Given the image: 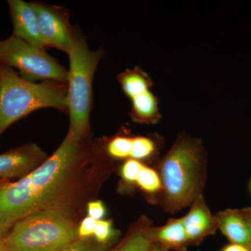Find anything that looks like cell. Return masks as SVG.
I'll list each match as a JSON object with an SVG mask.
<instances>
[{
    "instance_id": "6da1fadb",
    "label": "cell",
    "mask_w": 251,
    "mask_h": 251,
    "mask_svg": "<svg viewBox=\"0 0 251 251\" xmlns=\"http://www.w3.org/2000/svg\"><path fill=\"white\" fill-rule=\"evenodd\" d=\"M81 140L67 134L34 171L15 182L0 184V227L9 232L20 220L59 201L78 158Z\"/></svg>"
},
{
    "instance_id": "7a4b0ae2",
    "label": "cell",
    "mask_w": 251,
    "mask_h": 251,
    "mask_svg": "<svg viewBox=\"0 0 251 251\" xmlns=\"http://www.w3.org/2000/svg\"><path fill=\"white\" fill-rule=\"evenodd\" d=\"M206 154L201 140L180 135L160 165L165 206L176 212L201 195L205 179Z\"/></svg>"
},
{
    "instance_id": "3957f363",
    "label": "cell",
    "mask_w": 251,
    "mask_h": 251,
    "mask_svg": "<svg viewBox=\"0 0 251 251\" xmlns=\"http://www.w3.org/2000/svg\"><path fill=\"white\" fill-rule=\"evenodd\" d=\"M67 84L23 78L0 64V136L15 122L42 108L67 110Z\"/></svg>"
},
{
    "instance_id": "277c9868",
    "label": "cell",
    "mask_w": 251,
    "mask_h": 251,
    "mask_svg": "<svg viewBox=\"0 0 251 251\" xmlns=\"http://www.w3.org/2000/svg\"><path fill=\"white\" fill-rule=\"evenodd\" d=\"M77 227L69 206L59 201L16 223L6 236V250L60 251L77 238Z\"/></svg>"
},
{
    "instance_id": "5b68a950",
    "label": "cell",
    "mask_w": 251,
    "mask_h": 251,
    "mask_svg": "<svg viewBox=\"0 0 251 251\" xmlns=\"http://www.w3.org/2000/svg\"><path fill=\"white\" fill-rule=\"evenodd\" d=\"M67 80V110L70 117L68 134L83 139L90 126L92 84L102 52L89 49L82 36L75 33L70 49Z\"/></svg>"
},
{
    "instance_id": "8992f818",
    "label": "cell",
    "mask_w": 251,
    "mask_h": 251,
    "mask_svg": "<svg viewBox=\"0 0 251 251\" xmlns=\"http://www.w3.org/2000/svg\"><path fill=\"white\" fill-rule=\"evenodd\" d=\"M0 64L17 69L23 78L32 82L67 84L68 71L45 50L38 49L13 35L0 41Z\"/></svg>"
},
{
    "instance_id": "52a82bcc",
    "label": "cell",
    "mask_w": 251,
    "mask_h": 251,
    "mask_svg": "<svg viewBox=\"0 0 251 251\" xmlns=\"http://www.w3.org/2000/svg\"><path fill=\"white\" fill-rule=\"evenodd\" d=\"M39 20L41 35L48 47L68 52L75 32L72 30L67 15L54 6L31 2Z\"/></svg>"
},
{
    "instance_id": "ba28073f",
    "label": "cell",
    "mask_w": 251,
    "mask_h": 251,
    "mask_svg": "<svg viewBox=\"0 0 251 251\" xmlns=\"http://www.w3.org/2000/svg\"><path fill=\"white\" fill-rule=\"evenodd\" d=\"M46 154L29 143L0 154V179L26 176L45 161Z\"/></svg>"
},
{
    "instance_id": "9c48e42d",
    "label": "cell",
    "mask_w": 251,
    "mask_h": 251,
    "mask_svg": "<svg viewBox=\"0 0 251 251\" xmlns=\"http://www.w3.org/2000/svg\"><path fill=\"white\" fill-rule=\"evenodd\" d=\"M8 4L14 26L13 36L46 50L48 46L41 35L37 15L31 3L10 0Z\"/></svg>"
},
{
    "instance_id": "30bf717a",
    "label": "cell",
    "mask_w": 251,
    "mask_h": 251,
    "mask_svg": "<svg viewBox=\"0 0 251 251\" xmlns=\"http://www.w3.org/2000/svg\"><path fill=\"white\" fill-rule=\"evenodd\" d=\"M182 221L188 244L200 242L219 228L217 219L211 214L202 195L195 200L191 210L182 218Z\"/></svg>"
},
{
    "instance_id": "8fae6325",
    "label": "cell",
    "mask_w": 251,
    "mask_h": 251,
    "mask_svg": "<svg viewBox=\"0 0 251 251\" xmlns=\"http://www.w3.org/2000/svg\"><path fill=\"white\" fill-rule=\"evenodd\" d=\"M219 227L234 244L247 247L251 239V229L239 209H228L216 216Z\"/></svg>"
},
{
    "instance_id": "7c38bea8",
    "label": "cell",
    "mask_w": 251,
    "mask_h": 251,
    "mask_svg": "<svg viewBox=\"0 0 251 251\" xmlns=\"http://www.w3.org/2000/svg\"><path fill=\"white\" fill-rule=\"evenodd\" d=\"M149 236L151 242L158 243L168 250L184 251L188 244L182 219L170 220L161 227H150Z\"/></svg>"
},
{
    "instance_id": "4fadbf2b",
    "label": "cell",
    "mask_w": 251,
    "mask_h": 251,
    "mask_svg": "<svg viewBox=\"0 0 251 251\" xmlns=\"http://www.w3.org/2000/svg\"><path fill=\"white\" fill-rule=\"evenodd\" d=\"M130 116L142 124H156L161 119L159 100L151 90L145 91L132 99Z\"/></svg>"
},
{
    "instance_id": "5bb4252c",
    "label": "cell",
    "mask_w": 251,
    "mask_h": 251,
    "mask_svg": "<svg viewBox=\"0 0 251 251\" xmlns=\"http://www.w3.org/2000/svg\"><path fill=\"white\" fill-rule=\"evenodd\" d=\"M117 77L124 93L130 100L145 91L151 90L153 85L150 75L138 67L126 69Z\"/></svg>"
},
{
    "instance_id": "9a60e30c",
    "label": "cell",
    "mask_w": 251,
    "mask_h": 251,
    "mask_svg": "<svg viewBox=\"0 0 251 251\" xmlns=\"http://www.w3.org/2000/svg\"><path fill=\"white\" fill-rule=\"evenodd\" d=\"M150 227L147 225L137 227L114 251H150L152 242L149 236Z\"/></svg>"
},
{
    "instance_id": "2e32d148",
    "label": "cell",
    "mask_w": 251,
    "mask_h": 251,
    "mask_svg": "<svg viewBox=\"0 0 251 251\" xmlns=\"http://www.w3.org/2000/svg\"><path fill=\"white\" fill-rule=\"evenodd\" d=\"M137 184L145 192L154 193L162 189L161 177L152 168L143 166L136 180Z\"/></svg>"
},
{
    "instance_id": "e0dca14e",
    "label": "cell",
    "mask_w": 251,
    "mask_h": 251,
    "mask_svg": "<svg viewBox=\"0 0 251 251\" xmlns=\"http://www.w3.org/2000/svg\"><path fill=\"white\" fill-rule=\"evenodd\" d=\"M156 143L151 138L138 136L133 138L130 158L140 161L151 156L156 151Z\"/></svg>"
},
{
    "instance_id": "ac0fdd59",
    "label": "cell",
    "mask_w": 251,
    "mask_h": 251,
    "mask_svg": "<svg viewBox=\"0 0 251 251\" xmlns=\"http://www.w3.org/2000/svg\"><path fill=\"white\" fill-rule=\"evenodd\" d=\"M133 138L117 136L112 138L107 146V151L110 156L115 158H126L130 156Z\"/></svg>"
},
{
    "instance_id": "d6986e66",
    "label": "cell",
    "mask_w": 251,
    "mask_h": 251,
    "mask_svg": "<svg viewBox=\"0 0 251 251\" xmlns=\"http://www.w3.org/2000/svg\"><path fill=\"white\" fill-rule=\"evenodd\" d=\"M60 251H108L106 245L99 244L92 238H76Z\"/></svg>"
},
{
    "instance_id": "ffe728a7",
    "label": "cell",
    "mask_w": 251,
    "mask_h": 251,
    "mask_svg": "<svg viewBox=\"0 0 251 251\" xmlns=\"http://www.w3.org/2000/svg\"><path fill=\"white\" fill-rule=\"evenodd\" d=\"M114 235L112 222L110 221L100 220L97 221L94 229V239L99 244L108 245Z\"/></svg>"
},
{
    "instance_id": "44dd1931",
    "label": "cell",
    "mask_w": 251,
    "mask_h": 251,
    "mask_svg": "<svg viewBox=\"0 0 251 251\" xmlns=\"http://www.w3.org/2000/svg\"><path fill=\"white\" fill-rule=\"evenodd\" d=\"M143 165L140 161L130 158L125 162L122 168V176L127 182H136Z\"/></svg>"
},
{
    "instance_id": "7402d4cb",
    "label": "cell",
    "mask_w": 251,
    "mask_h": 251,
    "mask_svg": "<svg viewBox=\"0 0 251 251\" xmlns=\"http://www.w3.org/2000/svg\"><path fill=\"white\" fill-rule=\"evenodd\" d=\"M97 221L90 216L82 220L77 227V237L87 239L93 237Z\"/></svg>"
},
{
    "instance_id": "603a6c76",
    "label": "cell",
    "mask_w": 251,
    "mask_h": 251,
    "mask_svg": "<svg viewBox=\"0 0 251 251\" xmlns=\"http://www.w3.org/2000/svg\"><path fill=\"white\" fill-rule=\"evenodd\" d=\"M88 216L96 221L102 220L105 214V207L103 203L100 201H92L87 204Z\"/></svg>"
},
{
    "instance_id": "cb8c5ba5",
    "label": "cell",
    "mask_w": 251,
    "mask_h": 251,
    "mask_svg": "<svg viewBox=\"0 0 251 251\" xmlns=\"http://www.w3.org/2000/svg\"><path fill=\"white\" fill-rule=\"evenodd\" d=\"M239 213L242 214L243 217L247 221L251 229V207L244 208V209H239ZM248 250L251 251V239L250 242L247 247Z\"/></svg>"
},
{
    "instance_id": "d4e9b609",
    "label": "cell",
    "mask_w": 251,
    "mask_h": 251,
    "mask_svg": "<svg viewBox=\"0 0 251 251\" xmlns=\"http://www.w3.org/2000/svg\"><path fill=\"white\" fill-rule=\"evenodd\" d=\"M7 231L0 227V251H6V237L8 234Z\"/></svg>"
},
{
    "instance_id": "484cf974",
    "label": "cell",
    "mask_w": 251,
    "mask_h": 251,
    "mask_svg": "<svg viewBox=\"0 0 251 251\" xmlns=\"http://www.w3.org/2000/svg\"><path fill=\"white\" fill-rule=\"evenodd\" d=\"M223 251H249L246 247L238 244H232L226 248Z\"/></svg>"
},
{
    "instance_id": "4316f807",
    "label": "cell",
    "mask_w": 251,
    "mask_h": 251,
    "mask_svg": "<svg viewBox=\"0 0 251 251\" xmlns=\"http://www.w3.org/2000/svg\"><path fill=\"white\" fill-rule=\"evenodd\" d=\"M150 251H169L166 248L162 247L159 244L156 242L151 243V249Z\"/></svg>"
},
{
    "instance_id": "83f0119b",
    "label": "cell",
    "mask_w": 251,
    "mask_h": 251,
    "mask_svg": "<svg viewBox=\"0 0 251 251\" xmlns=\"http://www.w3.org/2000/svg\"><path fill=\"white\" fill-rule=\"evenodd\" d=\"M6 251H7V250H6Z\"/></svg>"
},
{
    "instance_id": "f1b7e54d",
    "label": "cell",
    "mask_w": 251,
    "mask_h": 251,
    "mask_svg": "<svg viewBox=\"0 0 251 251\" xmlns=\"http://www.w3.org/2000/svg\"><path fill=\"white\" fill-rule=\"evenodd\" d=\"M0 180H1V179H0Z\"/></svg>"
}]
</instances>
